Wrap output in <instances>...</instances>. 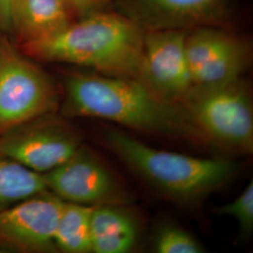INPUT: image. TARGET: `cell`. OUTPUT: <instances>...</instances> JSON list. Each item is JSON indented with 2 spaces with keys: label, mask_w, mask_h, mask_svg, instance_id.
<instances>
[{
  "label": "cell",
  "mask_w": 253,
  "mask_h": 253,
  "mask_svg": "<svg viewBox=\"0 0 253 253\" xmlns=\"http://www.w3.org/2000/svg\"><path fill=\"white\" fill-rule=\"evenodd\" d=\"M95 207L64 202L54 234L56 250L88 253L91 250V216Z\"/></svg>",
  "instance_id": "cell-14"
},
{
  "label": "cell",
  "mask_w": 253,
  "mask_h": 253,
  "mask_svg": "<svg viewBox=\"0 0 253 253\" xmlns=\"http://www.w3.org/2000/svg\"><path fill=\"white\" fill-rule=\"evenodd\" d=\"M47 190L43 175L0 153V211Z\"/></svg>",
  "instance_id": "cell-15"
},
{
  "label": "cell",
  "mask_w": 253,
  "mask_h": 253,
  "mask_svg": "<svg viewBox=\"0 0 253 253\" xmlns=\"http://www.w3.org/2000/svg\"><path fill=\"white\" fill-rule=\"evenodd\" d=\"M144 36L116 9L77 19L53 36L19 47L42 64H59L140 81Z\"/></svg>",
  "instance_id": "cell-2"
},
{
  "label": "cell",
  "mask_w": 253,
  "mask_h": 253,
  "mask_svg": "<svg viewBox=\"0 0 253 253\" xmlns=\"http://www.w3.org/2000/svg\"><path fill=\"white\" fill-rule=\"evenodd\" d=\"M105 145L142 179L183 204L197 203L231 180L239 165L157 149L125 132L106 130Z\"/></svg>",
  "instance_id": "cell-3"
},
{
  "label": "cell",
  "mask_w": 253,
  "mask_h": 253,
  "mask_svg": "<svg viewBox=\"0 0 253 253\" xmlns=\"http://www.w3.org/2000/svg\"><path fill=\"white\" fill-rule=\"evenodd\" d=\"M154 251L158 253H201L204 247L184 230L172 223H166L157 231Z\"/></svg>",
  "instance_id": "cell-16"
},
{
  "label": "cell",
  "mask_w": 253,
  "mask_h": 253,
  "mask_svg": "<svg viewBox=\"0 0 253 253\" xmlns=\"http://www.w3.org/2000/svg\"><path fill=\"white\" fill-rule=\"evenodd\" d=\"M185 51L193 85H215L243 78L253 62L250 37L226 27L189 30Z\"/></svg>",
  "instance_id": "cell-6"
},
{
  "label": "cell",
  "mask_w": 253,
  "mask_h": 253,
  "mask_svg": "<svg viewBox=\"0 0 253 253\" xmlns=\"http://www.w3.org/2000/svg\"><path fill=\"white\" fill-rule=\"evenodd\" d=\"M77 19L68 0H12L7 36L21 47L53 36Z\"/></svg>",
  "instance_id": "cell-12"
},
{
  "label": "cell",
  "mask_w": 253,
  "mask_h": 253,
  "mask_svg": "<svg viewBox=\"0 0 253 253\" xmlns=\"http://www.w3.org/2000/svg\"><path fill=\"white\" fill-rule=\"evenodd\" d=\"M188 31H145L140 82L159 97L179 103L193 86L185 51Z\"/></svg>",
  "instance_id": "cell-11"
},
{
  "label": "cell",
  "mask_w": 253,
  "mask_h": 253,
  "mask_svg": "<svg viewBox=\"0 0 253 253\" xmlns=\"http://www.w3.org/2000/svg\"><path fill=\"white\" fill-rule=\"evenodd\" d=\"M42 175L47 190L64 202L90 207L122 206L128 202L114 175L83 145L69 160Z\"/></svg>",
  "instance_id": "cell-10"
},
{
  "label": "cell",
  "mask_w": 253,
  "mask_h": 253,
  "mask_svg": "<svg viewBox=\"0 0 253 253\" xmlns=\"http://www.w3.org/2000/svg\"><path fill=\"white\" fill-rule=\"evenodd\" d=\"M77 18L87 16L92 13L115 9L112 0H68Z\"/></svg>",
  "instance_id": "cell-18"
},
{
  "label": "cell",
  "mask_w": 253,
  "mask_h": 253,
  "mask_svg": "<svg viewBox=\"0 0 253 253\" xmlns=\"http://www.w3.org/2000/svg\"><path fill=\"white\" fill-rule=\"evenodd\" d=\"M217 213L234 217L241 235H250L253 229V183L251 181L243 192L233 202L225 204L217 209Z\"/></svg>",
  "instance_id": "cell-17"
},
{
  "label": "cell",
  "mask_w": 253,
  "mask_h": 253,
  "mask_svg": "<svg viewBox=\"0 0 253 253\" xmlns=\"http://www.w3.org/2000/svg\"><path fill=\"white\" fill-rule=\"evenodd\" d=\"M63 205L47 190L0 211V252H55L54 234Z\"/></svg>",
  "instance_id": "cell-9"
},
{
  "label": "cell",
  "mask_w": 253,
  "mask_h": 253,
  "mask_svg": "<svg viewBox=\"0 0 253 253\" xmlns=\"http://www.w3.org/2000/svg\"><path fill=\"white\" fill-rule=\"evenodd\" d=\"M57 79L65 118H99L144 132L206 140L180 103L159 97L138 80L72 66Z\"/></svg>",
  "instance_id": "cell-1"
},
{
  "label": "cell",
  "mask_w": 253,
  "mask_h": 253,
  "mask_svg": "<svg viewBox=\"0 0 253 253\" xmlns=\"http://www.w3.org/2000/svg\"><path fill=\"white\" fill-rule=\"evenodd\" d=\"M12 0H0V33L7 35L9 31V13Z\"/></svg>",
  "instance_id": "cell-19"
},
{
  "label": "cell",
  "mask_w": 253,
  "mask_h": 253,
  "mask_svg": "<svg viewBox=\"0 0 253 253\" xmlns=\"http://www.w3.org/2000/svg\"><path fill=\"white\" fill-rule=\"evenodd\" d=\"M58 79L0 33V134L59 110Z\"/></svg>",
  "instance_id": "cell-4"
},
{
  "label": "cell",
  "mask_w": 253,
  "mask_h": 253,
  "mask_svg": "<svg viewBox=\"0 0 253 253\" xmlns=\"http://www.w3.org/2000/svg\"><path fill=\"white\" fill-rule=\"evenodd\" d=\"M81 146L79 135L56 112L0 134V153L42 174L65 163Z\"/></svg>",
  "instance_id": "cell-8"
},
{
  "label": "cell",
  "mask_w": 253,
  "mask_h": 253,
  "mask_svg": "<svg viewBox=\"0 0 253 253\" xmlns=\"http://www.w3.org/2000/svg\"><path fill=\"white\" fill-rule=\"evenodd\" d=\"M0 253H1V252H0Z\"/></svg>",
  "instance_id": "cell-20"
},
{
  "label": "cell",
  "mask_w": 253,
  "mask_h": 253,
  "mask_svg": "<svg viewBox=\"0 0 253 253\" xmlns=\"http://www.w3.org/2000/svg\"><path fill=\"white\" fill-rule=\"evenodd\" d=\"M138 238V225L121 206L95 207L91 216V250L95 253H126Z\"/></svg>",
  "instance_id": "cell-13"
},
{
  "label": "cell",
  "mask_w": 253,
  "mask_h": 253,
  "mask_svg": "<svg viewBox=\"0 0 253 253\" xmlns=\"http://www.w3.org/2000/svg\"><path fill=\"white\" fill-rule=\"evenodd\" d=\"M179 103L207 141L253 153V98L244 78L215 85H193Z\"/></svg>",
  "instance_id": "cell-5"
},
{
  "label": "cell",
  "mask_w": 253,
  "mask_h": 253,
  "mask_svg": "<svg viewBox=\"0 0 253 253\" xmlns=\"http://www.w3.org/2000/svg\"><path fill=\"white\" fill-rule=\"evenodd\" d=\"M115 9L144 31L205 27L237 29L236 0H112Z\"/></svg>",
  "instance_id": "cell-7"
}]
</instances>
